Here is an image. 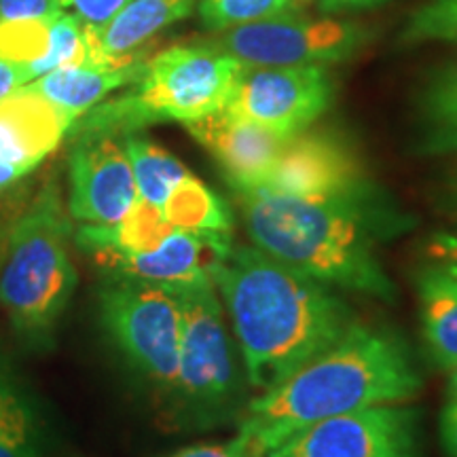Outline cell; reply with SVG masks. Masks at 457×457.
<instances>
[{
    "label": "cell",
    "mask_w": 457,
    "mask_h": 457,
    "mask_svg": "<svg viewBox=\"0 0 457 457\" xmlns=\"http://www.w3.org/2000/svg\"><path fill=\"white\" fill-rule=\"evenodd\" d=\"M212 279L242 347L245 377L261 392L282 384L356 324L330 286L253 244H233L214 262Z\"/></svg>",
    "instance_id": "6da1fadb"
},
{
    "label": "cell",
    "mask_w": 457,
    "mask_h": 457,
    "mask_svg": "<svg viewBox=\"0 0 457 457\" xmlns=\"http://www.w3.org/2000/svg\"><path fill=\"white\" fill-rule=\"evenodd\" d=\"M253 245L284 265L335 288L396 301L377 239L409 227L379 197L301 199L265 188L236 191Z\"/></svg>",
    "instance_id": "7a4b0ae2"
},
{
    "label": "cell",
    "mask_w": 457,
    "mask_h": 457,
    "mask_svg": "<svg viewBox=\"0 0 457 457\" xmlns=\"http://www.w3.org/2000/svg\"><path fill=\"white\" fill-rule=\"evenodd\" d=\"M420 387L404 341L356 322L288 379L250 400L237 434L267 455L303 428L353 411L404 404Z\"/></svg>",
    "instance_id": "3957f363"
},
{
    "label": "cell",
    "mask_w": 457,
    "mask_h": 457,
    "mask_svg": "<svg viewBox=\"0 0 457 457\" xmlns=\"http://www.w3.org/2000/svg\"><path fill=\"white\" fill-rule=\"evenodd\" d=\"M242 68V62L212 43L176 45L148 57L128 91L85 112L68 136H128L155 123L199 121L225 108Z\"/></svg>",
    "instance_id": "277c9868"
},
{
    "label": "cell",
    "mask_w": 457,
    "mask_h": 457,
    "mask_svg": "<svg viewBox=\"0 0 457 457\" xmlns=\"http://www.w3.org/2000/svg\"><path fill=\"white\" fill-rule=\"evenodd\" d=\"M68 236L60 191L49 182L15 222L0 265V303L30 341L49 339L77 288Z\"/></svg>",
    "instance_id": "5b68a950"
},
{
    "label": "cell",
    "mask_w": 457,
    "mask_h": 457,
    "mask_svg": "<svg viewBox=\"0 0 457 457\" xmlns=\"http://www.w3.org/2000/svg\"><path fill=\"white\" fill-rule=\"evenodd\" d=\"M182 307L179 394L185 415L195 424L225 420L233 411L237 392V369L228 339L219 290L214 282L174 290Z\"/></svg>",
    "instance_id": "8992f818"
},
{
    "label": "cell",
    "mask_w": 457,
    "mask_h": 457,
    "mask_svg": "<svg viewBox=\"0 0 457 457\" xmlns=\"http://www.w3.org/2000/svg\"><path fill=\"white\" fill-rule=\"evenodd\" d=\"M100 320L142 375L174 390L182 333V307L174 290L136 279H111L100 290Z\"/></svg>",
    "instance_id": "52a82bcc"
},
{
    "label": "cell",
    "mask_w": 457,
    "mask_h": 457,
    "mask_svg": "<svg viewBox=\"0 0 457 457\" xmlns=\"http://www.w3.org/2000/svg\"><path fill=\"white\" fill-rule=\"evenodd\" d=\"M367 41L358 21L286 13L231 28L212 45L244 66H328L350 60Z\"/></svg>",
    "instance_id": "ba28073f"
},
{
    "label": "cell",
    "mask_w": 457,
    "mask_h": 457,
    "mask_svg": "<svg viewBox=\"0 0 457 457\" xmlns=\"http://www.w3.org/2000/svg\"><path fill=\"white\" fill-rule=\"evenodd\" d=\"M333 96L327 66H244L222 111L290 138L312 128Z\"/></svg>",
    "instance_id": "9c48e42d"
},
{
    "label": "cell",
    "mask_w": 457,
    "mask_h": 457,
    "mask_svg": "<svg viewBox=\"0 0 457 457\" xmlns=\"http://www.w3.org/2000/svg\"><path fill=\"white\" fill-rule=\"evenodd\" d=\"M267 457H420L417 413L381 404L330 417L295 432Z\"/></svg>",
    "instance_id": "30bf717a"
},
{
    "label": "cell",
    "mask_w": 457,
    "mask_h": 457,
    "mask_svg": "<svg viewBox=\"0 0 457 457\" xmlns=\"http://www.w3.org/2000/svg\"><path fill=\"white\" fill-rule=\"evenodd\" d=\"M256 188L301 199H360L377 193L360 157L341 136L310 128L286 138L265 182Z\"/></svg>",
    "instance_id": "8fae6325"
},
{
    "label": "cell",
    "mask_w": 457,
    "mask_h": 457,
    "mask_svg": "<svg viewBox=\"0 0 457 457\" xmlns=\"http://www.w3.org/2000/svg\"><path fill=\"white\" fill-rule=\"evenodd\" d=\"M72 138L68 212L85 225H114L138 202L123 136L87 131Z\"/></svg>",
    "instance_id": "7c38bea8"
},
{
    "label": "cell",
    "mask_w": 457,
    "mask_h": 457,
    "mask_svg": "<svg viewBox=\"0 0 457 457\" xmlns=\"http://www.w3.org/2000/svg\"><path fill=\"white\" fill-rule=\"evenodd\" d=\"M188 134L220 163L233 191L256 188L265 182L286 138L225 111L187 123Z\"/></svg>",
    "instance_id": "4fadbf2b"
},
{
    "label": "cell",
    "mask_w": 457,
    "mask_h": 457,
    "mask_svg": "<svg viewBox=\"0 0 457 457\" xmlns=\"http://www.w3.org/2000/svg\"><path fill=\"white\" fill-rule=\"evenodd\" d=\"M89 256L111 279H136L170 290L214 282L212 267L220 259L212 244L185 231H174L151 253H94Z\"/></svg>",
    "instance_id": "5bb4252c"
},
{
    "label": "cell",
    "mask_w": 457,
    "mask_h": 457,
    "mask_svg": "<svg viewBox=\"0 0 457 457\" xmlns=\"http://www.w3.org/2000/svg\"><path fill=\"white\" fill-rule=\"evenodd\" d=\"M74 121L30 85L0 100V159L28 174L66 138Z\"/></svg>",
    "instance_id": "9a60e30c"
},
{
    "label": "cell",
    "mask_w": 457,
    "mask_h": 457,
    "mask_svg": "<svg viewBox=\"0 0 457 457\" xmlns=\"http://www.w3.org/2000/svg\"><path fill=\"white\" fill-rule=\"evenodd\" d=\"M193 7L195 0H129L106 26L85 28L91 66L121 68L146 60L148 41Z\"/></svg>",
    "instance_id": "2e32d148"
},
{
    "label": "cell",
    "mask_w": 457,
    "mask_h": 457,
    "mask_svg": "<svg viewBox=\"0 0 457 457\" xmlns=\"http://www.w3.org/2000/svg\"><path fill=\"white\" fill-rule=\"evenodd\" d=\"M146 60L121 68H57V71L43 74V77L34 79L28 85L77 123V119H81L85 112H89L91 108L104 102L112 91L129 87L145 71Z\"/></svg>",
    "instance_id": "e0dca14e"
},
{
    "label": "cell",
    "mask_w": 457,
    "mask_h": 457,
    "mask_svg": "<svg viewBox=\"0 0 457 457\" xmlns=\"http://www.w3.org/2000/svg\"><path fill=\"white\" fill-rule=\"evenodd\" d=\"M163 216L176 231L204 237L222 259L233 248V214L225 199L204 185L191 171L163 204Z\"/></svg>",
    "instance_id": "ac0fdd59"
},
{
    "label": "cell",
    "mask_w": 457,
    "mask_h": 457,
    "mask_svg": "<svg viewBox=\"0 0 457 457\" xmlns=\"http://www.w3.org/2000/svg\"><path fill=\"white\" fill-rule=\"evenodd\" d=\"M421 333L430 358L443 370L457 364V279L438 267H428L417 276Z\"/></svg>",
    "instance_id": "d6986e66"
},
{
    "label": "cell",
    "mask_w": 457,
    "mask_h": 457,
    "mask_svg": "<svg viewBox=\"0 0 457 457\" xmlns=\"http://www.w3.org/2000/svg\"><path fill=\"white\" fill-rule=\"evenodd\" d=\"M174 231L162 208L138 197L129 212L114 225H83L77 231V244L87 254H142L159 248Z\"/></svg>",
    "instance_id": "ffe728a7"
},
{
    "label": "cell",
    "mask_w": 457,
    "mask_h": 457,
    "mask_svg": "<svg viewBox=\"0 0 457 457\" xmlns=\"http://www.w3.org/2000/svg\"><path fill=\"white\" fill-rule=\"evenodd\" d=\"M0 457H49L30 398L0 373Z\"/></svg>",
    "instance_id": "44dd1931"
},
{
    "label": "cell",
    "mask_w": 457,
    "mask_h": 457,
    "mask_svg": "<svg viewBox=\"0 0 457 457\" xmlns=\"http://www.w3.org/2000/svg\"><path fill=\"white\" fill-rule=\"evenodd\" d=\"M420 114L430 153H457V60L430 77L421 91Z\"/></svg>",
    "instance_id": "7402d4cb"
},
{
    "label": "cell",
    "mask_w": 457,
    "mask_h": 457,
    "mask_svg": "<svg viewBox=\"0 0 457 457\" xmlns=\"http://www.w3.org/2000/svg\"><path fill=\"white\" fill-rule=\"evenodd\" d=\"M123 142L131 171H134L138 197L157 208H163L165 199L188 174V170L170 151L140 136L138 131L123 136Z\"/></svg>",
    "instance_id": "603a6c76"
},
{
    "label": "cell",
    "mask_w": 457,
    "mask_h": 457,
    "mask_svg": "<svg viewBox=\"0 0 457 457\" xmlns=\"http://www.w3.org/2000/svg\"><path fill=\"white\" fill-rule=\"evenodd\" d=\"M305 0H199L204 26L216 32L248 26L271 17L299 13Z\"/></svg>",
    "instance_id": "cb8c5ba5"
},
{
    "label": "cell",
    "mask_w": 457,
    "mask_h": 457,
    "mask_svg": "<svg viewBox=\"0 0 457 457\" xmlns=\"http://www.w3.org/2000/svg\"><path fill=\"white\" fill-rule=\"evenodd\" d=\"M51 20L21 17L0 20V60L21 71L28 85V71L49 51Z\"/></svg>",
    "instance_id": "d4e9b609"
},
{
    "label": "cell",
    "mask_w": 457,
    "mask_h": 457,
    "mask_svg": "<svg viewBox=\"0 0 457 457\" xmlns=\"http://www.w3.org/2000/svg\"><path fill=\"white\" fill-rule=\"evenodd\" d=\"M72 66H91L87 32L77 17L62 11L51 20L47 55L28 71V83L57 68Z\"/></svg>",
    "instance_id": "484cf974"
},
{
    "label": "cell",
    "mask_w": 457,
    "mask_h": 457,
    "mask_svg": "<svg viewBox=\"0 0 457 457\" xmlns=\"http://www.w3.org/2000/svg\"><path fill=\"white\" fill-rule=\"evenodd\" d=\"M403 41L457 45V11H434L421 4L411 13L403 30Z\"/></svg>",
    "instance_id": "4316f807"
},
{
    "label": "cell",
    "mask_w": 457,
    "mask_h": 457,
    "mask_svg": "<svg viewBox=\"0 0 457 457\" xmlns=\"http://www.w3.org/2000/svg\"><path fill=\"white\" fill-rule=\"evenodd\" d=\"M128 3L129 0H60V7L77 17L85 28H102Z\"/></svg>",
    "instance_id": "83f0119b"
},
{
    "label": "cell",
    "mask_w": 457,
    "mask_h": 457,
    "mask_svg": "<svg viewBox=\"0 0 457 457\" xmlns=\"http://www.w3.org/2000/svg\"><path fill=\"white\" fill-rule=\"evenodd\" d=\"M163 457H267V455L256 449L248 438H244L242 434H237L236 438H231V441L227 443L191 445V447L171 451V453Z\"/></svg>",
    "instance_id": "f1b7e54d"
},
{
    "label": "cell",
    "mask_w": 457,
    "mask_h": 457,
    "mask_svg": "<svg viewBox=\"0 0 457 457\" xmlns=\"http://www.w3.org/2000/svg\"><path fill=\"white\" fill-rule=\"evenodd\" d=\"M426 254L430 265L457 279V233L436 231L428 237Z\"/></svg>",
    "instance_id": "f546056e"
},
{
    "label": "cell",
    "mask_w": 457,
    "mask_h": 457,
    "mask_svg": "<svg viewBox=\"0 0 457 457\" xmlns=\"http://www.w3.org/2000/svg\"><path fill=\"white\" fill-rule=\"evenodd\" d=\"M62 13L60 0H0V20H54Z\"/></svg>",
    "instance_id": "4dcf8cb0"
},
{
    "label": "cell",
    "mask_w": 457,
    "mask_h": 457,
    "mask_svg": "<svg viewBox=\"0 0 457 457\" xmlns=\"http://www.w3.org/2000/svg\"><path fill=\"white\" fill-rule=\"evenodd\" d=\"M441 443L447 457H457V403H447L441 415Z\"/></svg>",
    "instance_id": "1f68e13d"
},
{
    "label": "cell",
    "mask_w": 457,
    "mask_h": 457,
    "mask_svg": "<svg viewBox=\"0 0 457 457\" xmlns=\"http://www.w3.org/2000/svg\"><path fill=\"white\" fill-rule=\"evenodd\" d=\"M384 3H387V0H318L320 9H322L327 15L347 13V11L375 9Z\"/></svg>",
    "instance_id": "d6a6232c"
},
{
    "label": "cell",
    "mask_w": 457,
    "mask_h": 457,
    "mask_svg": "<svg viewBox=\"0 0 457 457\" xmlns=\"http://www.w3.org/2000/svg\"><path fill=\"white\" fill-rule=\"evenodd\" d=\"M24 85H26V79L20 68L0 60V100L7 98L9 94H13L15 89L24 87Z\"/></svg>",
    "instance_id": "836d02e7"
},
{
    "label": "cell",
    "mask_w": 457,
    "mask_h": 457,
    "mask_svg": "<svg viewBox=\"0 0 457 457\" xmlns=\"http://www.w3.org/2000/svg\"><path fill=\"white\" fill-rule=\"evenodd\" d=\"M26 174H28L26 170L17 168V165L7 163V162H3V159H0V191L11 187V185H15V182L24 179Z\"/></svg>",
    "instance_id": "e575fe53"
},
{
    "label": "cell",
    "mask_w": 457,
    "mask_h": 457,
    "mask_svg": "<svg viewBox=\"0 0 457 457\" xmlns=\"http://www.w3.org/2000/svg\"><path fill=\"white\" fill-rule=\"evenodd\" d=\"M445 208H447V212L451 216L457 219V180L451 182L447 193H445Z\"/></svg>",
    "instance_id": "d590c367"
},
{
    "label": "cell",
    "mask_w": 457,
    "mask_h": 457,
    "mask_svg": "<svg viewBox=\"0 0 457 457\" xmlns=\"http://www.w3.org/2000/svg\"><path fill=\"white\" fill-rule=\"evenodd\" d=\"M424 7L434 11H457V0H426Z\"/></svg>",
    "instance_id": "8d00e7d4"
},
{
    "label": "cell",
    "mask_w": 457,
    "mask_h": 457,
    "mask_svg": "<svg viewBox=\"0 0 457 457\" xmlns=\"http://www.w3.org/2000/svg\"><path fill=\"white\" fill-rule=\"evenodd\" d=\"M449 403H457V364L449 369Z\"/></svg>",
    "instance_id": "74e56055"
}]
</instances>
